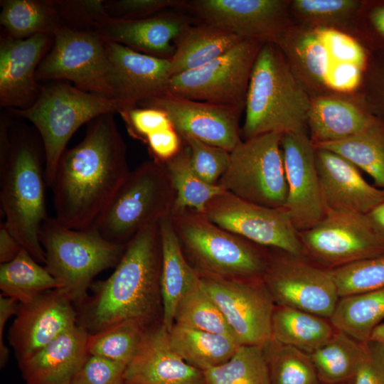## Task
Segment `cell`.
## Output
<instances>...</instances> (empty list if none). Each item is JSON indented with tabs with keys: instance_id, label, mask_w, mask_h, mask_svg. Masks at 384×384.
Here are the masks:
<instances>
[{
	"instance_id": "cell-1",
	"label": "cell",
	"mask_w": 384,
	"mask_h": 384,
	"mask_svg": "<svg viewBox=\"0 0 384 384\" xmlns=\"http://www.w3.org/2000/svg\"><path fill=\"white\" fill-rule=\"evenodd\" d=\"M114 114L100 115L87 124L83 139L59 159L50 187L55 218L66 227H92L130 172L126 144Z\"/></svg>"
},
{
	"instance_id": "cell-2",
	"label": "cell",
	"mask_w": 384,
	"mask_h": 384,
	"mask_svg": "<svg viewBox=\"0 0 384 384\" xmlns=\"http://www.w3.org/2000/svg\"><path fill=\"white\" fill-rule=\"evenodd\" d=\"M161 245L159 223L137 233L112 274L91 284L92 294L79 306L78 324L89 334L117 323L149 326L159 307Z\"/></svg>"
},
{
	"instance_id": "cell-3",
	"label": "cell",
	"mask_w": 384,
	"mask_h": 384,
	"mask_svg": "<svg viewBox=\"0 0 384 384\" xmlns=\"http://www.w3.org/2000/svg\"><path fill=\"white\" fill-rule=\"evenodd\" d=\"M45 167L37 142L24 131L0 129V203L9 232L38 262L46 264L40 231L46 213Z\"/></svg>"
},
{
	"instance_id": "cell-4",
	"label": "cell",
	"mask_w": 384,
	"mask_h": 384,
	"mask_svg": "<svg viewBox=\"0 0 384 384\" xmlns=\"http://www.w3.org/2000/svg\"><path fill=\"white\" fill-rule=\"evenodd\" d=\"M311 98L275 43H264L254 63L240 129L244 139L268 133H307Z\"/></svg>"
},
{
	"instance_id": "cell-5",
	"label": "cell",
	"mask_w": 384,
	"mask_h": 384,
	"mask_svg": "<svg viewBox=\"0 0 384 384\" xmlns=\"http://www.w3.org/2000/svg\"><path fill=\"white\" fill-rule=\"evenodd\" d=\"M129 110L122 102L81 90L67 81H50L30 107L10 110L36 128L44 152L46 178L51 186L59 159L73 134L84 124L105 114Z\"/></svg>"
},
{
	"instance_id": "cell-6",
	"label": "cell",
	"mask_w": 384,
	"mask_h": 384,
	"mask_svg": "<svg viewBox=\"0 0 384 384\" xmlns=\"http://www.w3.org/2000/svg\"><path fill=\"white\" fill-rule=\"evenodd\" d=\"M40 240L46 253V268L78 307L87 298L93 278L116 266L126 246L106 240L94 227L75 230L55 218L45 220Z\"/></svg>"
},
{
	"instance_id": "cell-7",
	"label": "cell",
	"mask_w": 384,
	"mask_h": 384,
	"mask_svg": "<svg viewBox=\"0 0 384 384\" xmlns=\"http://www.w3.org/2000/svg\"><path fill=\"white\" fill-rule=\"evenodd\" d=\"M184 255L201 276L225 279L262 277L269 258L256 245L186 210L171 213Z\"/></svg>"
},
{
	"instance_id": "cell-8",
	"label": "cell",
	"mask_w": 384,
	"mask_h": 384,
	"mask_svg": "<svg viewBox=\"0 0 384 384\" xmlns=\"http://www.w3.org/2000/svg\"><path fill=\"white\" fill-rule=\"evenodd\" d=\"M175 200L161 161H146L133 171L93 226L106 240L127 244L137 233L171 213Z\"/></svg>"
},
{
	"instance_id": "cell-9",
	"label": "cell",
	"mask_w": 384,
	"mask_h": 384,
	"mask_svg": "<svg viewBox=\"0 0 384 384\" xmlns=\"http://www.w3.org/2000/svg\"><path fill=\"white\" fill-rule=\"evenodd\" d=\"M53 35V46L37 68V82L67 81L81 90L115 99L105 40L93 31L65 26Z\"/></svg>"
},
{
	"instance_id": "cell-10",
	"label": "cell",
	"mask_w": 384,
	"mask_h": 384,
	"mask_svg": "<svg viewBox=\"0 0 384 384\" xmlns=\"http://www.w3.org/2000/svg\"><path fill=\"white\" fill-rule=\"evenodd\" d=\"M279 133L242 140L230 152V165L218 185L245 201L285 208L288 187Z\"/></svg>"
},
{
	"instance_id": "cell-11",
	"label": "cell",
	"mask_w": 384,
	"mask_h": 384,
	"mask_svg": "<svg viewBox=\"0 0 384 384\" xmlns=\"http://www.w3.org/2000/svg\"><path fill=\"white\" fill-rule=\"evenodd\" d=\"M298 233L304 255L329 270L384 254V237L368 214L353 210H329L316 225Z\"/></svg>"
},
{
	"instance_id": "cell-12",
	"label": "cell",
	"mask_w": 384,
	"mask_h": 384,
	"mask_svg": "<svg viewBox=\"0 0 384 384\" xmlns=\"http://www.w3.org/2000/svg\"><path fill=\"white\" fill-rule=\"evenodd\" d=\"M262 45L243 39L205 65L171 76L168 94L244 110L252 69Z\"/></svg>"
},
{
	"instance_id": "cell-13",
	"label": "cell",
	"mask_w": 384,
	"mask_h": 384,
	"mask_svg": "<svg viewBox=\"0 0 384 384\" xmlns=\"http://www.w3.org/2000/svg\"><path fill=\"white\" fill-rule=\"evenodd\" d=\"M202 215L256 245L304 258L298 231L284 208L265 207L225 191L207 204Z\"/></svg>"
},
{
	"instance_id": "cell-14",
	"label": "cell",
	"mask_w": 384,
	"mask_h": 384,
	"mask_svg": "<svg viewBox=\"0 0 384 384\" xmlns=\"http://www.w3.org/2000/svg\"><path fill=\"white\" fill-rule=\"evenodd\" d=\"M201 276L240 345L265 346L272 340L274 301L262 277L225 279Z\"/></svg>"
},
{
	"instance_id": "cell-15",
	"label": "cell",
	"mask_w": 384,
	"mask_h": 384,
	"mask_svg": "<svg viewBox=\"0 0 384 384\" xmlns=\"http://www.w3.org/2000/svg\"><path fill=\"white\" fill-rule=\"evenodd\" d=\"M284 253L269 258L262 277L274 302L329 319L340 298L331 270Z\"/></svg>"
},
{
	"instance_id": "cell-16",
	"label": "cell",
	"mask_w": 384,
	"mask_h": 384,
	"mask_svg": "<svg viewBox=\"0 0 384 384\" xmlns=\"http://www.w3.org/2000/svg\"><path fill=\"white\" fill-rule=\"evenodd\" d=\"M183 8L244 39L276 43L293 25L287 0H192Z\"/></svg>"
},
{
	"instance_id": "cell-17",
	"label": "cell",
	"mask_w": 384,
	"mask_h": 384,
	"mask_svg": "<svg viewBox=\"0 0 384 384\" xmlns=\"http://www.w3.org/2000/svg\"><path fill=\"white\" fill-rule=\"evenodd\" d=\"M138 107L164 112L181 137H191L229 152L242 141L239 121L243 110L236 107L170 94L144 102Z\"/></svg>"
},
{
	"instance_id": "cell-18",
	"label": "cell",
	"mask_w": 384,
	"mask_h": 384,
	"mask_svg": "<svg viewBox=\"0 0 384 384\" xmlns=\"http://www.w3.org/2000/svg\"><path fill=\"white\" fill-rule=\"evenodd\" d=\"M281 148L288 187L284 208L297 230H306L326 213L316 164V147L309 134L288 132L282 134Z\"/></svg>"
},
{
	"instance_id": "cell-19",
	"label": "cell",
	"mask_w": 384,
	"mask_h": 384,
	"mask_svg": "<svg viewBox=\"0 0 384 384\" xmlns=\"http://www.w3.org/2000/svg\"><path fill=\"white\" fill-rule=\"evenodd\" d=\"M60 289L19 303L8 338L18 361L27 359L78 325V311Z\"/></svg>"
},
{
	"instance_id": "cell-20",
	"label": "cell",
	"mask_w": 384,
	"mask_h": 384,
	"mask_svg": "<svg viewBox=\"0 0 384 384\" xmlns=\"http://www.w3.org/2000/svg\"><path fill=\"white\" fill-rule=\"evenodd\" d=\"M53 43V35L48 33L24 39L1 36V107L21 110L33 104L41 89L36 78V70Z\"/></svg>"
},
{
	"instance_id": "cell-21",
	"label": "cell",
	"mask_w": 384,
	"mask_h": 384,
	"mask_svg": "<svg viewBox=\"0 0 384 384\" xmlns=\"http://www.w3.org/2000/svg\"><path fill=\"white\" fill-rule=\"evenodd\" d=\"M105 44L113 68L116 100L129 110L168 94L171 78L169 59L146 55L107 40Z\"/></svg>"
},
{
	"instance_id": "cell-22",
	"label": "cell",
	"mask_w": 384,
	"mask_h": 384,
	"mask_svg": "<svg viewBox=\"0 0 384 384\" xmlns=\"http://www.w3.org/2000/svg\"><path fill=\"white\" fill-rule=\"evenodd\" d=\"M124 384H206L203 372L187 363L171 348L161 322L149 326L127 365Z\"/></svg>"
},
{
	"instance_id": "cell-23",
	"label": "cell",
	"mask_w": 384,
	"mask_h": 384,
	"mask_svg": "<svg viewBox=\"0 0 384 384\" xmlns=\"http://www.w3.org/2000/svg\"><path fill=\"white\" fill-rule=\"evenodd\" d=\"M315 159L326 211L347 209L368 214L384 202V189L367 182L345 158L316 147Z\"/></svg>"
},
{
	"instance_id": "cell-24",
	"label": "cell",
	"mask_w": 384,
	"mask_h": 384,
	"mask_svg": "<svg viewBox=\"0 0 384 384\" xmlns=\"http://www.w3.org/2000/svg\"><path fill=\"white\" fill-rule=\"evenodd\" d=\"M190 24L185 16L159 13L139 19L107 17L97 22L92 31L105 40L146 55L169 59L175 50L172 43Z\"/></svg>"
},
{
	"instance_id": "cell-25",
	"label": "cell",
	"mask_w": 384,
	"mask_h": 384,
	"mask_svg": "<svg viewBox=\"0 0 384 384\" xmlns=\"http://www.w3.org/2000/svg\"><path fill=\"white\" fill-rule=\"evenodd\" d=\"M275 44L311 98L331 95L328 80L336 65L316 28L294 23Z\"/></svg>"
},
{
	"instance_id": "cell-26",
	"label": "cell",
	"mask_w": 384,
	"mask_h": 384,
	"mask_svg": "<svg viewBox=\"0 0 384 384\" xmlns=\"http://www.w3.org/2000/svg\"><path fill=\"white\" fill-rule=\"evenodd\" d=\"M89 334L77 325L18 361L25 384H70L87 356Z\"/></svg>"
},
{
	"instance_id": "cell-27",
	"label": "cell",
	"mask_w": 384,
	"mask_h": 384,
	"mask_svg": "<svg viewBox=\"0 0 384 384\" xmlns=\"http://www.w3.org/2000/svg\"><path fill=\"white\" fill-rule=\"evenodd\" d=\"M356 97L353 101L330 95L311 98L309 136L314 145L342 140L367 128L375 119Z\"/></svg>"
},
{
	"instance_id": "cell-28",
	"label": "cell",
	"mask_w": 384,
	"mask_h": 384,
	"mask_svg": "<svg viewBox=\"0 0 384 384\" xmlns=\"http://www.w3.org/2000/svg\"><path fill=\"white\" fill-rule=\"evenodd\" d=\"M161 245L160 294L162 323L169 332L183 296L196 286L201 276L187 260L174 230L171 213L159 222Z\"/></svg>"
},
{
	"instance_id": "cell-29",
	"label": "cell",
	"mask_w": 384,
	"mask_h": 384,
	"mask_svg": "<svg viewBox=\"0 0 384 384\" xmlns=\"http://www.w3.org/2000/svg\"><path fill=\"white\" fill-rule=\"evenodd\" d=\"M243 39L228 30L204 22L190 24L174 42V53L169 58L171 76L205 65Z\"/></svg>"
},
{
	"instance_id": "cell-30",
	"label": "cell",
	"mask_w": 384,
	"mask_h": 384,
	"mask_svg": "<svg viewBox=\"0 0 384 384\" xmlns=\"http://www.w3.org/2000/svg\"><path fill=\"white\" fill-rule=\"evenodd\" d=\"M169 336L174 352L202 371L225 363L241 346L231 336L176 324L172 326Z\"/></svg>"
},
{
	"instance_id": "cell-31",
	"label": "cell",
	"mask_w": 384,
	"mask_h": 384,
	"mask_svg": "<svg viewBox=\"0 0 384 384\" xmlns=\"http://www.w3.org/2000/svg\"><path fill=\"white\" fill-rule=\"evenodd\" d=\"M336 329L327 319L302 310L279 306L272 321V338L311 353L325 343Z\"/></svg>"
},
{
	"instance_id": "cell-32",
	"label": "cell",
	"mask_w": 384,
	"mask_h": 384,
	"mask_svg": "<svg viewBox=\"0 0 384 384\" xmlns=\"http://www.w3.org/2000/svg\"><path fill=\"white\" fill-rule=\"evenodd\" d=\"M384 319V287L341 297L329 319L334 327L366 343Z\"/></svg>"
},
{
	"instance_id": "cell-33",
	"label": "cell",
	"mask_w": 384,
	"mask_h": 384,
	"mask_svg": "<svg viewBox=\"0 0 384 384\" xmlns=\"http://www.w3.org/2000/svg\"><path fill=\"white\" fill-rule=\"evenodd\" d=\"M314 146L345 158L368 174L376 187L384 189V121L377 117L352 137Z\"/></svg>"
},
{
	"instance_id": "cell-34",
	"label": "cell",
	"mask_w": 384,
	"mask_h": 384,
	"mask_svg": "<svg viewBox=\"0 0 384 384\" xmlns=\"http://www.w3.org/2000/svg\"><path fill=\"white\" fill-rule=\"evenodd\" d=\"M0 23L4 35L24 39L36 34H53L63 26L53 0H3Z\"/></svg>"
},
{
	"instance_id": "cell-35",
	"label": "cell",
	"mask_w": 384,
	"mask_h": 384,
	"mask_svg": "<svg viewBox=\"0 0 384 384\" xmlns=\"http://www.w3.org/2000/svg\"><path fill=\"white\" fill-rule=\"evenodd\" d=\"M363 353V343L336 330L323 345L309 353L319 381L348 384L354 377Z\"/></svg>"
},
{
	"instance_id": "cell-36",
	"label": "cell",
	"mask_w": 384,
	"mask_h": 384,
	"mask_svg": "<svg viewBox=\"0 0 384 384\" xmlns=\"http://www.w3.org/2000/svg\"><path fill=\"white\" fill-rule=\"evenodd\" d=\"M60 287L46 267H42L23 247L13 260L1 264V294L19 303H26L43 292Z\"/></svg>"
},
{
	"instance_id": "cell-37",
	"label": "cell",
	"mask_w": 384,
	"mask_h": 384,
	"mask_svg": "<svg viewBox=\"0 0 384 384\" xmlns=\"http://www.w3.org/2000/svg\"><path fill=\"white\" fill-rule=\"evenodd\" d=\"M162 163L175 191L171 213L190 210L203 214L207 204L225 191L219 185L208 184L197 176L191 168L189 149L184 142L176 155Z\"/></svg>"
},
{
	"instance_id": "cell-38",
	"label": "cell",
	"mask_w": 384,
	"mask_h": 384,
	"mask_svg": "<svg viewBox=\"0 0 384 384\" xmlns=\"http://www.w3.org/2000/svg\"><path fill=\"white\" fill-rule=\"evenodd\" d=\"M203 372L206 384H272L264 346L241 345L227 362Z\"/></svg>"
},
{
	"instance_id": "cell-39",
	"label": "cell",
	"mask_w": 384,
	"mask_h": 384,
	"mask_svg": "<svg viewBox=\"0 0 384 384\" xmlns=\"http://www.w3.org/2000/svg\"><path fill=\"white\" fill-rule=\"evenodd\" d=\"M362 4L358 0H293L290 12L299 25L344 31L354 27Z\"/></svg>"
},
{
	"instance_id": "cell-40",
	"label": "cell",
	"mask_w": 384,
	"mask_h": 384,
	"mask_svg": "<svg viewBox=\"0 0 384 384\" xmlns=\"http://www.w3.org/2000/svg\"><path fill=\"white\" fill-rule=\"evenodd\" d=\"M148 327L136 321H124L89 334L87 353L127 365Z\"/></svg>"
},
{
	"instance_id": "cell-41",
	"label": "cell",
	"mask_w": 384,
	"mask_h": 384,
	"mask_svg": "<svg viewBox=\"0 0 384 384\" xmlns=\"http://www.w3.org/2000/svg\"><path fill=\"white\" fill-rule=\"evenodd\" d=\"M174 324L235 338L223 314L201 284L181 299L175 312Z\"/></svg>"
},
{
	"instance_id": "cell-42",
	"label": "cell",
	"mask_w": 384,
	"mask_h": 384,
	"mask_svg": "<svg viewBox=\"0 0 384 384\" xmlns=\"http://www.w3.org/2000/svg\"><path fill=\"white\" fill-rule=\"evenodd\" d=\"M264 348L272 384L320 383L309 353L272 338Z\"/></svg>"
},
{
	"instance_id": "cell-43",
	"label": "cell",
	"mask_w": 384,
	"mask_h": 384,
	"mask_svg": "<svg viewBox=\"0 0 384 384\" xmlns=\"http://www.w3.org/2000/svg\"><path fill=\"white\" fill-rule=\"evenodd\" d=\"M330 270L340 298L384 287V254Z\"/></svg>"
},
{
	"instance_id": "cell-44",
	"label": "cell",
	"mask_w": 384,
	"mask_h": 384,
	"mask_svg": "<svg viewBox=\"0 0 384 384\" xmlns=\"http://www.w3.org/2000/svg\"><path fill=\"white\" fill-rule=\"evenodd\" d=\"M190 153L192 169L203 181L217 185L230 165V152L191 137H182Z\"/></svg>"
},
{
	"instance_id": "cell-45",
	"label": "cell",
	"mask_w": 384,
	"mask_h": 384,
	"mask_svg": "<svg viewBox=\"0 0 384 384\" xmlns=\"http://www.w3.org/2000/svg\"><path fill=\"white\" fill-rule=\"evenodd\" d=\"M315 28L336 65L349 64L365 70L370 53L356 37L334 28Z\"/></svg>"
},
{
	"instance_id": "cell-46",
	"label": "cell",
	"mask_w": 384,
	"mask_h": 384,
	"mask_svg": "<svg viewBox=\"0 0 384 384\" xmlns=\"http://www.w3.org/2000/svg\"><path fill=\"white\" fill-rule=\"evenodd\" d=\"M356 98L384 121V50L371 53Z\"/></svg>"
},
{
	"instance_id": "cell-47",
	"label": "cell",
	"mask_w": 384,
	"mask_h": 384,
	"mask_svg": "<svg viewBox=\"0 0 384 384\" xmlns=\"http://www.w3.org/2000/svg\"><path fill=\"white\" fill-rule=\"evenodd\" d=\"M63 26L92 31L95 25L108 17L105 0H53Z\"/></svg>"
},
{
	"instance_id": "cell-48",
	"label": "cell",
	"mask_w": 384,
	"mask_h": 384,
	"mask_svg": "<svg viewBox=\"0 0 384 384\" xmlns=\"http://www.w3.org/2000/svg\"><path fill=\"white\" fill-rule=\"evenodd\" d=\"M354 28L370 53L384 50V1H363Z\"/></svg>"
},
{
	"instance_id": "cell-49",
	"label": "cell",
	"mask_w": 384,
	"mask_h": 384,
	"mask_svg": "<svg viewBox=\"0 0 384 384\" xmlns=\"http://www.w3.org/2000/svg\"><path fill=\"white\" fill-rule=\"evenodd\" d=\"M126 366L104 357L88 355L70 384H124Z\"/></svg>"
},
{
	"instance_id": "cell-50",
	"label": "cell",
	"mask_w": 384,
	"mask_h": 384,
	"mask_svg": "<svg viewBox=\"0 0 384 384\" xmlns=\"http://www.w3.org/2000/svg\"><path fill=\"white\" fill-rule=\"evenodd\" d=\"M119 114L129 132L134 137L144 142L150 134L173 127L166 114L157 108L137 107Z\"/></svg>"
},
{
	"instance_id": "cell-51",
	"label": "cell",
	"mask_w": 384,
	"mask_h": 384,
	"mask_svg": "<svg viewBox=\"0 0 384 384\" xmlns=\"http://www.w3.org/2000/svg\"><path fill=\"white\" fill-rule=\"evenodd\" d=\"M185 3V0H111L105 1V6L110 18L139 19L166 8H183Z\"/></svg>"
},
{
	"instance_id": "cell-52",
	"label": "cell",
	"mask_w": 384,
	"mask_h": 384,
	"mask_svg": "<svg viewBox=\"0 0 384 384\" xmlns=\"http://www.w3.org/2000/svg\"><path fill=\"white\" fill-rule=\"evenodd\" d=\"M350 384H384V346L369 341L363 343V353Z\"/></svg>"
},
{
	"instance_id": "cell-53",
	"label": "cell",
	"mask_w": 384,
	"mask_h": 384,
	"mask_svg": "<svg viewBox=\"0 0 384 384\" xmlns=\"http://www.w3.org/2000/svg\"><path fill=\"white\" fill-rule=\"evenodd\" d=\"M145 142L154 159L162 162L176 155L183 146L181 137L173 127L150 134Z\"/></svg>"
},
{
	"instance_id": "cell-54",
	"label": "cell",
	"mask_w": 384,
	"mask_h": 384,
	"mask_svg": "<svg viewBox=\"0 0 384 384\" xmlns=\"http://www.w3.org/2000/svg\"><path fill=\"white\" fill-rule=\"evenodd\" d=\"M19 302L16 300L5 297L0 296V365L4 367L9 357L8 348L4 343L3 336L6 324L9 319L14 314L16 315L18 309Z\"/></svg>"
},
{
	"instance_id": "cell-55",
	"label": "cell",
	"mask_w": 384,
	"mask_h": 384,
	"mask_svg": "<svg viewBox=\"0 0 384 384\" xmlns=\"http://www.w3.org/2000/svg\"><path fill=\"white\" fill-rule=\"evenodd\" d=\"M23 247L6 228L5 223L0 225V262L7 263L13 260Z\"/></svg>"
},
{
	"instance_id": "cell-56",
	"label": "cell",
	"mask_w": 384,
	"mask_h": 384,
	"mask_svg": "<svg viewBox=\"0 0 384 384\" xmlns=\"http://www.w3.org/2000/svg\"><path fill=\"white\" fill-rule=\"evenodd\" d=\"M368 215L384 237V202L375 208Z\"/></svg>"
},
{
	"instance_id": "cell-57",
	"label": "cell",
	"mask_w": 384,
	"mask_h": 384,
	"mask_svg": "<svg viewBox=\"0 0 384 384\" xmlns=\"http://www.w3.org/2000/svg\"><path fill=\"white\" fill-rule=\"evenodd\" d=\"M370 341L384 346V323H381L373 330Z\"/></svg>"
},
{
	"instance_id": "cell-58",
	"label": "cell",
	"mask_w": 384,
	"mask_h": 384,
	"mask_svg": "<svg viewBox=\"0 0 384 384\" xmlns=\"http://www.w3.org/2000/svg\"><path fill=\"white\" fill-rule=\"evenodd\" d=\"M317 384H325V383H317ZM348 384H350V383H348Z\"/></svg>"
}]
</instances>
